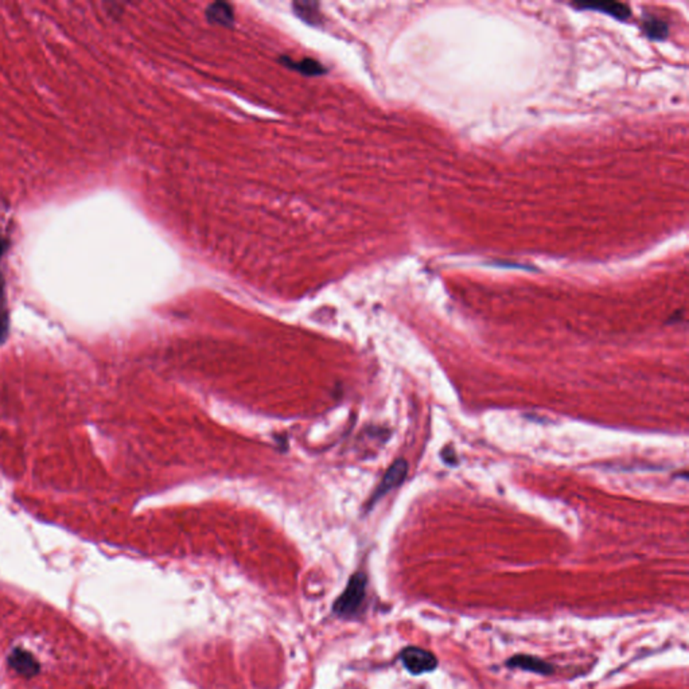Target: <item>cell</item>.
I'll return each mask as SVG.
<instances>
[{"mask_svg":"<svg viewBox=\"0 0 689 689\" xmlns=\"http://www.w3.org/2000/svg\"><path fill=\"white\" fill-rule=\"evenodd\" d=\"M400 657L404 666L412 675H421L426 672H431L438 665V660L433 653L415 647L404 649Z\"/></svg>","mask_w":689,"mask_h":689,"instance_id":"cell-2","label":"cell"},{"mask_svg":"<svg viewBox=\"0 0 689 689\" xmlns=\"http://www.w3.org/2000/svg\"><path fill=\"white\" fill-rule=\"evenodd\" d=\"M509 666H516L524 671L536 672L541 675H548L552 672V666L542 660L530 657V656H516L511 661L508 662Z\"/></svg>","mask_w":689,"mask_h":689,"instance_id":"cell-5","label":"cell"},{"mask_svg":"<svg viewBox=\"0 0 689 689\" xmlns=\"http://www.w3.org/2000/svg\"><path fill=\"white\" fill-rule=\"evenodd\" d=\"M406 472H408V465H406V460H396L384 475L381 484L376 489V493H375L372 501L379 500L380 497H382L384 494H387L394 487L402 485L403 481L406 479Z\"/></svg>","mask_w":689,"mask_h":689,"instance_id":"cell-3","label":"cell"},{"mask_svg":"<svg viewBox=\"0 0 689 689\" xmlns=\"http://www.w3.org/2000/svg\"><path fill=\"white\" fill-rule=\"evenodd\" d=\"M11 662L15 669L22 675H33L38 668L37 662L26 651H15L11 657Z\"/></svg>","mask_w":689,"mask_h":689,"instance_id":"cell-7","label":"cell"},{"mask_svg":"<svg viewBox=\"0 0 689 689\" xmlns=\"http://www.w3.org/2000/svg\"><path fill=\"white\" fill-rule=\"evenodd\" d=\"M4 246H6V245H4V243H3V240H1V237H0V256L3 255V251H4Z\"/></svg>","mask_w":689,"mask_h":689,"instance_id":"cell-10","label":"cell"},{"mask_svg":"<svg viewBox=\"0 0 689 689\" xmlns=\"http://www.w3.org/2000/svg\"><path fill=\"white\" fill-rule=\"evenodd\" d=\"M579 8H586V10H595V11H600V13H605V14L611 15L617 19H621V21H625L627 19L630 15H632V11L629 8L627 4H623V3H618V1H593V3H579L578 4Z\"/></svg>","mask_w":689,"mask_h":689,"instance_id":"cell-4","label":"cell"},{"mask_svg":"<svg viewBox=\"0 0 689 689\" xmlns=\"http://www.w3.org/2000/svg\"><path fill=\"white\" fill-rule=\"evenodd\" d=\"M644 30L650 38L662 40L668 34V25L656 16H647L644 19Z\"/></svg>","mask_w":689,"mask_h":689,"instance_id":"cell-8","label":"cell"},{"mask_svg":"<svg viewBox=\"0 0 689 689\" xmlns=\"http://www.w3.org/2000/svg\"><path fill=\"white\" fill-rule=\"evenodd\" d=\"M366 594V576L363 572L354 574L348 583L345 591L338 598L334 603V613L343 617L351 618L355 615L364 603Z\"/></svg>","mask_w":689,"mask_h":689,"instance_id":"cell-1","label":"cell"},{"mask_svg":"<svg viewBox=\"0 0 689 689\" xmlns=\"http://www.w3.org/2000/svg\"><path fill=\"white\" fill-rule=\"evenodd\" d=\"M294 65H295V69L300 70L304 74H319L322 72L321 70V64H318L315 61H311V59H304V61L297 62Z\"/></svg>","mask_w":689,"mask_h":689,"instance_id":"cell-9","label":"cell"},{"mask_svg":"<svg viewBox=\"0 0 689 689\" xmlns=\"http://www.w3.org/2000/svg\"><path fill=\"white\" fill-rule=\"evenodd\" d=\"M206 15L212 23L221 26H230L234 21L233 10L228 3H213L207 7Z\"/></svg>","mask_w":689,"mask_h":689,"instance_id":"cell-6","label":"cell"}]
</instances>
